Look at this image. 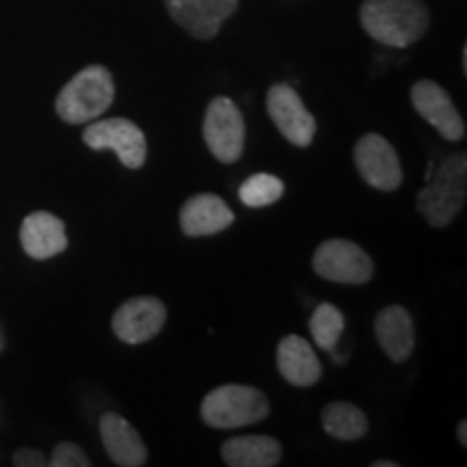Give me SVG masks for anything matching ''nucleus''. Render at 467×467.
<instances>
[{
  "label": "nucleus",
  "mask_w": 467,
  "mask_h": 467,
  "mask_svg": "<svg viewBox=\"0 0 467 467\" xmlns=\"http://www.w3.org/2000/svg\"><path fill=\"white\" fill-rule=\"evenodd\" d=\"M115 100L113 76L104 66L80 69L57 96V113L67 124H87L107 113Z\"/></svg>",
  "instance_id": "nucleus-3"
},
{
  "label": "nucleus",
  "mask_w": 467,
  "mask_h": 467,
  "mask_svg": "<svg viewBox=\"0 0 467 467\" xmlns=\"http://www.w3.org/2000/svg\"><path fill=\"white\" fill-rule=\"evenodd\" d=\"M457 437H459V443L461 446H467V422L463 420V422H459V429H457Z\"/></svg>",
  "instance_id": "nucleus-24"
},
{
  "label": "nucleus",
  "mask_w": 467,
  "mask_h": 467,
  "mask_svg": "<svg viewBox=\"0 0 467 467\" xmlns=\"http://www.w3.org/2000/svg\"><path fill=\"white\" fill-rule=\"evenodd\" d=\"M203 141L219 162L232 165L244 151V119L241 109L225 96L214 98L203 117Z\"/></svg>",
  "instance_id": "nucleus-5"
},
{
  "label": "nucleus",
  "mask_w": 467,
  "mask_h": 467,
  "mask_svg": "<svg viewBox=\"0 0 467 467\" xmlns=\"http://www.w3.org/2000/svg\"><path fill=\"white\" fill-rule=\"evenodd\" d=\"M372 467H399V463L396 461H375Z\"/></svg>",
  "instance_id": "nucleus-25"
},
{
  "label": "nucleus",
  "mask_w": 467,
  "mask_h": 467,
  "mask_svg": "<svg viewBox=\"0 0 467 467\" xmlns=\"http://www.w3.org/2000/svg\"><path fill=\"white\" fill-rule=\"evenodd\" d=\"M167 320L165 303L156 296H134L113 314V334L126 344H143L161 334Z\"/></svg>",
  "instance_id": "nucleus-10"
},
{
  "label": "nucleus",
  "mask_w": 467,
  "mask_h": 467,
  "mask_svg": "<svg viewBox=\"0 0 467 467\" xmlns=\"http://www.w3.org/2000/svg\"><path fill=\"white\" fill-rule=\"evenodd\" d=\"M279 375L295 388H309L323 377V366L309 347L307 340L299 336H285L277 347Z\"/></svg>",
  "instance_id": "nucleus-17"
},
{
  "label": "nucleus",
  "mask_w": 467,
  "mask_h": 467,
  "mask_svg": "<svg viewBox=\"0 0 467 467\" xmlns=\"http://www.w3.org/2000/svg\"><path fill=\"white\" fill-rule=\"evenodd\" d=\"M344 331L342 312L331 303H320L309 318V334L320 348L334 353L336 344L340 342Z\"/></svg>",
  "instance_id": "nucleus-20"
},
{
  "label": "nucleus",
  "mask_w": 467,
  "mask_h": 467,
  "mask_svg": "<svg viewBox=\"0 0 467 467\" xmlns=\"http://www.w3.org/2000/svg\"><path fill=\"white\" fill-rule=\"evenodd\" d=\"M266 110L285 141L296 148H309L317 134V119L306 109L301 96L290 85L279 83L268 89Z\"/></svg>",
  "instance_id": "nucleus-9"
},
{
  "label": "nucleus",
  "mask_w": 467,
  "mask_h": 467,
  "mask_svg": "<svg viewBox=\"0 0 467 467\" xmlns=\"http://www.w3.org/2000/svg\"><path fill=\"white\" fill-rule=\"evenodd\" d=\"M234 223V213L219 195H192L180 210V227L186 236H213Z\"/></svg>",
  "instance_id": "nucleus-14"
},
{
  "label": "nucleus",
  "mask_w": 467,
  "mask_h": 467,
  "mask_svg": "<svg viewBox=\"0 0 467 467\" xmlns=\"http://www.w3.org/2000/svg\"><path fill=\"white\" fill-rule=\"evenodd\" d=\"M361 26L379 44L407 48L429 28V9L420 0H364Z\"/></svg>",
  "instance_id": "nucleus-1"
},
{
  "label": "nucleus",
  "mask_w": 467,
  "mask_h": 467,
  "mask_svg": "<svg viewBox=\"0 0 467 467\" xmlns=\"http://www.w3.org/2000/svg\"><path fill=\"white\" fill-rule=\"evenodd\" d=\"M375 334L383 353L392 361H407L416 347L413 318L402 306H389L379 312Z\"/></svg>",
  "instance_id": "nucleus-16"
},
{
  "label": "nucleus",
  "mask_w": 467,
  "mask_h": 467,
  "mask_svg": "<svg viewBox=\"0 0 467 467\" xmlns=\"http://www.w3.org/2000/svg\"><path fill=\"white\" fill-rule=\"evenodd\" d=\"M48 465L52 467H89L91 461L87 457L85 451L80 446H76L72 441L58 443L48 459Z\"/></svg>",
  "instance_id": "nucleus-22"
},
{
  "label": "nucleus",
  "mask_w": 467,
  "mask_h": 467,
  "mask_svg": "<svg viewBox=\"0 0 467 467\" xmlns=\"http://www.w3.org/2000/svg\"><path fill=\"white\" fill-rule=\"evenodd\" d=\"M323 429L342 441H355L368 433V418L353 402H329L320 413Z\"/></svg>",
  "instance_id": "nucleus-19"
},
{
  "label": "nucleus",
  "mask_w": 467,
  "mask_h": 467,
  "mask_svg": "<svg viewBox=\"0 0 467 467\" xmlns=\"http://www.w3.org/2000/svg\"><path fill=\"white\" fill-rule=\"evenodd\" d=\"M104 451L115 465L143 467L148 463V448L134 426L117 413H104L100 420Z\"/></svg>",
  "instance_id": "nucleus-15"
},
{
  "label": "nucleus",
  "mask_w": 467,
  "mask_h": 467,
  "mask_svg": "<svg viewBox=\"0 0 467 467\" xmlns=\"http://www.w3.org/2000/svg\"><path fill=\"white\" fill-rule=\"evenodd\" d=\"M429 186L418 192L420 214L433 227L451 225L465 206L467 195V159L452 154L431 175Z\"/></svg>",
  "instance_id": "nucleus-2"
},
{
  "label": "nucleus",
  "mask_w": 467,
  "mask_h": 467,
  "mask_svg": "<svg viewBox=\"0 0 467 467\" xmlns=\"http://www.w3.org/2000/svg\"><path fill=\"white\" fill-rule=\"evenodd\" d=\"M83 141L93 151H115L121 165L128 169L143 167L145 159H148V141H145L143 130L124 117L93 121L83 132Z\"/></svg>",
  "instance_id": "nucleus-7"
},
{
  "label": "nucleus",
  "mask_w": 467,
  "mask_h": 467,
  "mask_svg": "<svg viewBox=\"0 0 467 467\" xmlns=\"http://www.w3.org/2000/svg\"><path fill=\"white\" fill-rule=\"evenodd\" d=\"M20 243L31 258L48 260L67 249L66 223L46 210L31 213L22 221Z\"/></svg>",
  "instance_id": "nucleus-13"
},
{
  "label": "nucleus",
  "mask_w": 467,
  "mask_h": 467,
  "mask_svg": "<svg viewBox=\"0 0 467 467\" xmlns=\"http://www.w3.org/2000/svg\"><path fill=\"white\" fill-rule=\"evenodd\" d=\"M175 25L195 39H213L238 7V0H165Z\"/></svg>",
  "instance_id": "nucleus-12"
},
{
  "label": "nucleus",
  "mask_w": 467,
  "mask_h": 467,
  "mask_svg": "<svg viewBox=\"0 0 467 467\" xmlns=\"http://www.w3.org/2000/svg\"><path fill=\"white\" fill-rule=\"evenodd\" d=\"M221 457L230 467H275L282 461V443L268 435L232 437L221 446Z\"/></svg>",
  "instance_id": "nucleus-18"
},
{
  "label": "nucleus",
  "mask_w": 467,
  "mask_h": 467,
  "mask_svg": "<svg viewBox=\"0 0 467 467\" xmlns=\"http://www.w3.org/2000/svg\"><path fill=\"white\" fill-rule=\"evenodd\" d=\"M314 271L327 282L361 285L375 275V265L359 244L344 238H331L314 254Z\"/></svg>",
  "instance_id": "nucleus-6"
},
{
  "label": "nucleus",
  "mask_w": 467,
  "mask_h": 467,
  "mask_svg": "<svg viewBox=\"0 0 467 467\" xmlns=\"http://www.w3.org/2000/svg\"><path fill=\"white\" fill-rule=\"evenodd\" d=\"M411 102L418 115L429 121L446 141H461L465 137L463 117L441 85L433 80H418L411 89Z\"/></svg>",
  "instance_id": "nucleus-11"
},
{
  "label": "nucleus",
  "mask_w": 467,
  "mask_h": 467,
  "mask_svg": "<svg viewBox=\"0 0 467 467\" xmlns=\"http://www.w3.org/2000/svg\"><path fill=\"white\" fill-rule=\"evenodd\" d=\"M355 167L364 182L377 191H396L402 184V165L388 139L368 132L353 150Z\"/></svg>",
  "instance_id": "nucleus-8"
},
{
  "label": "nucleus",
  "mask_w": 467,
  "mask_h": 467,
  "mask_svg": "<svg viewBox=\"0 0 467 467\" xmlns=\"http://www.w3.org/2000/svg\"><path fill=\"white\" fill-rule=\"evenodd\" d=\"M271 413L266 396L251 385H221L202 402V420L213 429H241Z\"/></svg>",
  "instance_id": "nucleus-4"
},
{
  "label": "nucleus",
  "mask_w": 467,
  "mask_h": 467,
  "mask_svg": "<svg viewBox=\"0 0 467 467\" xmlns=\"http://www.w3.org/2000/svg\"><path fill=\"white\" fill-rule=\"evenodd\" d=\"M14 465L17 467H46L48 459L44 457V452L35 451V448H22L14 454Z\"/></svg>",
  "instance_id": "nucleus-23"
},
{
  "label": "nucleus",
  "mask_w": 467,
  "mask_h": 467,
  "mask_svg": "<svg viewBox=\"0 0 467 467\" xmlns=\"http://www.w3.org/2000/svg\"><path fill=\"white\" fill-rule=\"evenodd\" d=\"M284 182L277 175L271 173H255L251 178L244 180L238 189V197L244 206L249 208H265L282 200L284 195Z\"/></svg>",
  "instance_id": "nucleus-21"
}]
</instances>
